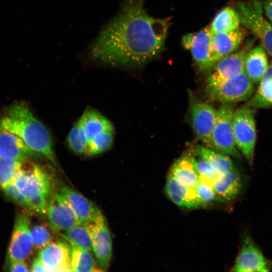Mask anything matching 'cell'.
I'll return each instance as SVG.
<instances>
[{"label":"cell","mask_w":272,"mask_h":272,"mask_svg":"<svg viewBox=\"0 0 272 272\" xmlns=\"http://www.w3.org/2000/svg\"><path fill=\"white\" fill-rule=\"evenodd\" d=\"M169 26L167 19L148 15L143 0H125L91 44L88 55L96 62L112 66L143 65L163 51Z\"/></svg>","instance_id":"6da1fadb"},{"label":"cell","mask_w":272,"mask_h":272,"mask_svg":"<svg viewBox=\"0 0 272 272\" xmlns=\"http://www.w3.org/2000/svg\"><path fill=\"white\" fill-rule=\"evenodd\" d=\"M0 126L19 137L33 152L56 164L50 132L25 103L13 105L0 120Z\"/></svg>","instance_id":"7a4b0ae2"},{"label":"cell","mask_w":272,"mask_h":272,"mask_svg":"<svg viewBox=\"0 0 272 272\" xmlns=\"http://www.w3.org/2000/svg\"><path fill=\"white\" fill-rule=\"evenodd\" d=\"M240 24L259 39L272 56V24L263 16L262 5L259 0L240 1L235 9Z\"/></svg>","instance_id":"3957f363"},{"label":"cell","mask_w":272,"mask_h":272,"mask_svg":"<svg viewBox=\"0 0 272 272\" xmlns=\"http://www.w3.org/2000/svg\"><path fill=\"white\" fill-rule=\"evenodd\" d=\"M255 109L247 106L235 110L232 119L236 147L246 160L252 163L256 141Z\"/></svg>","instance_id":"277c9868"},{"label":"cell","mask_w":272,"mask_h":272,"mask_svg":"<svg viewBox=\"0 0 272 272\" xmlns=\"http://www.w3.org/2000/svg\"><path fill=\"white\" fill-rule=\"evenodd\" d=\"M234 111L233 103H224L217 110L211 148L229 156L240 158V154L235 145L233 132Z\"/></svg>","instance_id":"5b68a950"},{"label":"cell","mask_w":272,"mask_h":272,"mask_svg":"<svg viewBox=\"0 0 272 272\" xmlns=\"http://www.w3.org/2000/svg\"><path fill=\"white\" fill-rule=\"evenodd\" d=\"M254 84L243 72L215 85L206 86V92L210 99L224 104L244 102L252 96Z\"/></svg>","instance_id":"8992f818"},{"label":"cell","mask_w":272,"mask_h":272,"mask_svg":"<svg viewBox=\"0 0 272 272\" xmlns=\"http://www.w3.org/2000/svg\"><path fill=\"white\" fill-rule=\"evenodd\" d=\"M25 161L14 180L15 184L27 199L40 194L50 195L53 186L50 175L37 164L25 167Z\"/></svg>","instance_id":"52a82bcc"},{"label":"cell","mask_w":272,"mask_h":272,"mask_svg":"<svg viewBox=\"0 0 272 272\" xmlns=\"http://www.w3.org/2000/svg\"><path fill=\"white\" fill-rule=\"evenodd\" d=\"M192 127L196 138L207 147H211V137L217 110L211 105L189 94Z\"/></svg>","instance_id":"ba28073f"},{"label":"cell","mask_w":272,"mask_h":272,"mask_svg":"<svg viewBox=\"0 0 272 272\" xmlns=\"http://www.w3.org/2000/svg\"><path fill=\"white\" fill-rule=\"evenodd\" d=\"M248 41L239 51L220 59L214 65L207 79L206 86H211L235 77L244 72L246 55L253 43Z\"/></svg>","instance_id":"9c48e42d"},{"label":"cell","mask_w":272,"mask_h":272,"mask_svg":"<svg viewBox=\"0 0 272 272\" xmlns=\"http://www.w3.org/2000/svg\"><path fill=\"white\" fill-rule=\"evenodd\" d=\"M88 226L92 251L101 268L107 270L111 259L112 243L110 230L101 212Z\"/></svg>","instance_id":"30bf717a"},{"label":"cell","mask_w":272,"mask_h":272,"mask_svg":"<svg viewBox=\"0 0 272 272\" xmlns=\"http://www.w3.org/2000/svg\"><path fill=\"white\" fill-rule=\"evenodd\" d=\"M211 37L209 26L184 35L182 39L183 46L190 51L196 65L203 72L212 70L214 67L211 57Z\"/></svg>","instance_id":"8fae6325"},{"label":"cell","mask_w":272,"mask_h":272,"mask_svg":"<svg viewBox=\"0 0 272 272\" xmlns=\"http://www.w3.org/2000/svg\"><path fill=\"white\" fill-rule=\"evenodd\" d=\"M46 216L51 230L54 232H64L80 223L59 191L50 194L47 207Z\"/></svg>","instance_id":"7c38bea8"},{"label":"cell","mask_w":272,"mask_h":272,"mask_svg":"<svg viewBox=\"0 0 272 272\" xmlns=\"http://www.w3.org/2000/svg\"><path fill=\"white\" fill-rule=\"evenodd\" d=\"M33 247L30 224L26 216L19 215L16 220L8 249L9 261H25Z\"/></svg>","instance_id":"4fadbf2b"},{"label":"cell","mask_w":272,"mask_h":272,"mask_svg":"<svg viewBox=\"0 0 272 272\" xmlns=\"http://www.w3.org/2000/svg\"><path fill=\"white\" fill-rule=\"evenodd\" d=\"M270 266L260 249L249 237H246L233 267L237 272H267Z\"/></svg>","instance_id":"5bb4252c"},{"label":"cell","mask_w":272,"mask_h":272,"mask_svg":"<svg viewBox=\"0 0 272 272\" xmlns=\"http://www.w3.org/2000/svg\"><path fill=\"white\" fill-rule=\"evenodd\" d=\"M38 257L48 271H71V247L69 242L52 241L40 249Z\"/></svg>","instance_id":"9a60e30c"},{"label":"cell","mask_w":272,"mask_h":272,"mask_svg":"<svg viewBox=\"0 0 272 272\" xmlns=\"http://www.w3.org/2000/svg\"><path fill=\"white\" fill-rule=\"evenodd\" d=\"M58 191L66 200L80 223L89 224L93 222L101 213L91 200L69 186L62 184Z\"/></svg>","instance_id":"2e32d148"},{"label":"cell","mask_w":272,"mask_h":272,"mask_svg":"<svg viewBox=\"0 0 272 272\" xmlns=\"http://www.w3.org/2000/svg\"><path fill=\"white\" fill-rule=\"evenodd\" d=\"M245 35V31L240 27L233 31L212 34L211 57L214 66L222 58L235 52Z\"/></svg>","instance_id":"e0dca14e"},{"label":"cell","mask_w":272,"mask_h":272,"mask_svg":"<svg viewBox=\"0 0 272 272\" xmlns=\"http://www.w3.org/2000/svg\"><path fill=\"white\" fill-rule=\"evenodd\" d=\"M36 154L19 137L0 126V157L25 161Z\"/></svg>","instance_id":"ac0fdd59"},{"label":"cell","mask_w":272,"mask_h":272,"mask_svg":"<svg viewBox=\"0 0 272 272\" xmlns=\"http://www.w3.org/2000/svg\"><path fill=\"white\" fill-rule=\"evenodd\" d=\"M165 191L168 198L179 207L193 209L201 206L195 188L181 183L170 173L165 183Z\"/></svg>","instance_id":"d6986e66"},{"label":"cell","mask_w":272,"mask_h":272,"mask_svg":"<svg viewBox=\"0 0 272 272\" xmlns=\"http://www.w3.org/2000/svg\"><path fill=\"white\" fill-rule=\"evenodd\" d=\"M212 185L217 200L226 201L235 198L239 194L242 182L239 172L234 168L218 175Z\"/></svg>","instance_id":"ffe728a7"},{"label":"cell","mask_w":272,"mask_h":272,"mask_svg":"<svg viewBox=\"0 0 272 272\" xmlns=\"http://www.w3.org/2000/svg\"><path fill=\"white\" fill-rule=\"evenodd\" d=\"M169 173L190 188H195L200 181L197 160L191 155H185L177 159L172 165Z\"/></svg>","instance_id":"44dd1931"},{"label":"cell","mask_w":272,"mask_h":272,"mask_svg":"<svg viewBox=\"0 0 272 272\" xmlns=\"http://www.w3.org/2000/svg\"><path fill=\"white\" fill-rule=\"evenodd\" d=\"M269 65L263 48L257 46L250 49L244 61V72L254 83H258L266 72Z\"/></svg>","instance_id":"7402d4cb"},{"label":"cell","mask_w":272,"mask_h":272,"mask_svg":"<svg viewBox=\"0 0 272 272\" xmlns=\"http://www.w3.org/2000/svg\"><path fill=\"white\" fill-rule=\"evenodd\" d=\"M246 106L255 109L272 107V62L269 63L266 72L259 81L256 90Z\"/></svg>","instance_id":"603a6c76"},{"label":"cell","mask_w":272,"mask_h":272,"mask_svg":"<svg viewBox=\"0 0 272 272\" xmlns=\"http://www.w3.org/2000/svg\"><path fill=\"white\" fill-rule=\"evenodd\" d=\"M80 119L88 143L97 134L113 128L112 123L106 117L93 109L85 110Z\"/></svg>","instance_id":"cb8c5ba5"},{"label":"cell","mask_w":272,"mask_h":272,"mask_svg":"<svg viewBox=\"0 0 272 272\" xmlns=\"http://www.w3.org/2000/svg\"><path fill=\"white\" fill-rule=\"evenodd\" d=\"M196 152L198 157L207 162L218 175L229 172L235 167L230 157L208 147L197 145Z\"/></svg>","instance_id":"d4e9b609"},{"label":"cell","mask_w":272,"mask_h":272,"mask_svg":"<svg viewBox=\"0 0 272 272\" xmlns=\"http://www.w3.org/2000/svg\"><path fill=\"white\" fill-rule=\"evenodd\" d=\"M240 20L235 9L226 7L215 16L210 26L212 34L229 32L239 27Z\"/></svg>","instance_id":"484cf974"},{"label":"cell","mask_w":272,"mask_h":272,"mask_svg":"<svg viewBox=\"0 0 272 272\" xmlns=\"http://www.w3.org/2000/svg\"><path fill=\"white\" fill-rule=\"evenodd\" d=\"M71 247V271H102L97 266L91 251L70 243Z\"/></svg>","instance_id":"4316f807"},{"label":"cell","mask_w":272,"mask_h":272,"mask_svg":"<svg viewBox=\"0 0 272 272\" xmlns=\"http://www.w3.org/2000/svg\"><path fill=\"white\" fill-rule=\"evenodd\" d=\"M64 240L81 248L92 251L91 233L88 224L79 223L61 234Z\"/></svg>","instance_id":"83f0119b"},{"label":"cell","mask_w":272,"mask_h":272,"mask_svg":"<svg viewBox=\"0 0 272 272\" xmlns=\"http://www.w3.org/2000/svg\"><path fill=\"white\" fill-rule=\"evenodd\" d=\"M66 143L74 153L79 155H87L88 142L80 119L76 122L69 132L66 137Z\"/></svg>","instance_id":"f1b7e54d"},{"label":"cell","mask_w":272,"mask_h":272,"mask_svg":"<svg viewBox=\"0 0 272 272\" xmlns=\"http://www.w3.org/2000/svg\"><path fill=\"white\" fill-rule=\"evenodd\" d=\"M113 139V128L106 129L97 134L88 143L87 156H96L107 151L111 147Z\"/></svg>","instance_id":"f546056e"},{"label":"cell","mask_w":272,"mask_h":272,"mask_svg":"<svg viewBox=\"0 0 272 272\" xmlns=\"http://www.w3.org/2000/svg\"><path fill=\"white\" fill-rule=\"evenodd\" d=\"M23 162L0 157L1 188L14 181L21 169Z\"/></svg>","instance_id":"4dcf8cb0"},{"label":"cell","mask_w":272,"mask_h":272,"mask_svg":"<svg viewBox=\"0 0 272 272\" xmlns=\"http://www.w3.org/2000/svg\"><path fill=\"white\" fill-rule=\"evenodd\" d=\"M33 247L41 249L51 241L52 237L49 230L44 225H35L31 228Z\"/></svg>","instance_id":"1f68e13d"},{"label":"cell","mask_w":272,"mask_h":272,"mask_svg":"<svg viewBox=\"0 0 272 272\" xmlns=\"http://www.w3.org/2000/svg\"><path fill=\"white\" fill-rule=\"evenodd\" d=\"M195 189L201 206L217 200L212 183L200 179Z\"/></svg>","instance_id":"d6a6232c"},{"label":"cell","mask_w":272,"mask_h":272,"mask_svg":"<svg viewBox=\"0 0 272 272\" xmlns=\"http://www.w3.org/2000/svg\"><path fill=\"white\" fill-rule=\"evenodd\" d=\"M50 195L40 194L30 197L28 199V208L40 216H46Z\"/></svg>","instance_id":"836d02e7"},{"label":"cell","mask_w":272,"mask_h":272,"mask_svg":"<svg viewBox=\"0 0 272 272\" xmlns=\"http://www.w3.org/2000/svg\"><path fill=\"white\" fill-rule=\"evenodd\" d=\"M7 197L18 205L28 208V199L20 191L14 182H10L2 188Z\"/></svg>","instance_id":"e575fe53"},{"label":"cell","mask_w":272,"mask_h":272,"mask_svg":"<svg viewBox=\"0 0 272 272\" xmlns=\"http://www.w3.org/2000/svg\"><path fill=\"white\" fill-rule=\"evenodd\" d=\"M197 165L200 179L213 183L218 175L214 168L199 157L197 160Z\"/></svg>","instance_id":"d590c367"},{"label":"cell","mask_w":272,"mask_h":272,"mask_svg":"<svg viewBox=\"0 0 272 272\" xmlns=\"http://www.w3.org/2000/svg\"><path fill=\"white\" fill-rule=\"evenodd\" d=\"M9 270L11 271H29V267L24 261H9Z\"/></svg>","instance_id":"8d00e7d4"},{"label":"cell","mask_w":272,"mask_h":272,"mask_svg":"<svg viewBox=\"0 0 272 272\" xmlns=\"http://www.w3.org/2000/svg\"><path fill=\"white\" fill-rule=\"evenodd\" d=\"M30 270L32 271H48L39 257L34 259Z\"/></svg>","instance_id":"74e56055"},{"label":"cell","mask_w":272,"mask_h":272,"mask_svg":"<svg viewBox=\"0 0 272 272\" xmlns=\"http://www.w3.org/2000/svg\"><path fill=\"white\" fill-rule=\"evenodd\" d=\"M266 17L272 24V0H265L262 5Z\"/></svg>","instance_id":"f35d334b"}]
</instances>
